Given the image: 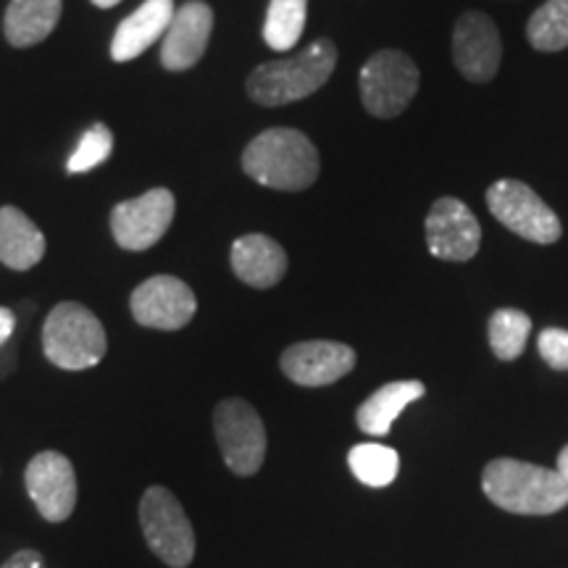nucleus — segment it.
<instances>
[{
	"label": "nucleus",
	"instance_id": "nucleus-5",
	"mask_svg": "<svg viewBox=\"0 0 568 568\" xmlns=\"http://www.w3.org/2000/svg\"><path fill=\"white\" fill-rule=\"evenodd\" d=\"M140 527L155 558L172 568H187L195 558V531L172 489L153 485L140 500Z\"/></svg>",
	"mask_w": 568,
	"mask_h": 568
},
{
	"label": "nucleus",
	"instance_id": "nucleus-20",
	"mask_svg": "<svg viewBox=\"0 0 568 568\" xmlns=\"http://www.w3.org/2000/svg\"><path fill=\"white\" fill-rule=\"evenodd\" d=\"M63 0H11L3 30L13 48H32L55 30Z\"/></svg>",
	"mask_w": 568,
	"mask_h": 568
},
{
	"label": "nucleus",
	"instance_id": "nucleus-3",
	"mask_svg": "<svg viewBox=\"0 0 568 568\" xmlns=\"http://www.w3.org/2000/svg\"><path fill=\"white\" fill-rule=\"evenodd\" d=\"M337 67V48L332 40H316L305 51L261 63L247 77V95L261 105H284L314 95L329 82Z\"/></svg>",
	"mask_w": 568,
	"mask_h": 568
},
{
	"label": "nucleus",
	"instance_id": "nucleus-11",
	"mask_svg": "<svg viewBox=\"0 0 568 568\" xmlns=\"http://www.w3.org/2000/svg\"><path fill=\"white\" fill-rule=\"evenodd\" d=\"M134 322L148 329L176 332L193 322L197 301L195 293L182 280L169 274L151 276L130 297Z\"/></svg>",
	"mask_w": 568,
	"mask_h": 568
},
{
	"label": "nucleus",
	"instance_id": "nucleus-8",
	"mask_svg": "<svg viewBox=\"0 0 568 568\" xmlns=\"http://www.w3.org/2000/svg\"><path fill=\"white\" fill-rule=\"evenodd\" d=\"M489 213L518 237L537 245L558 243L564 226L556 211L539 197L529 184L518 180H500L487 190Z\"/></svg>",
	"mask_w": 568,
	"mask_h": 568
},
{
	"label": "nucleus",
	"instance_id": "nucleus-15",
	"mask_svg": "<svg viewBox=\"0 0 568 568\" xmlns=\"http://www.w3.org/2000/svg\"><path fill=\"white\" fill-rule=\"evenodd\" d=\"M213 30V11L203 0L184 3L180 11H174L172 24L163 34L161 45V63L169 71L193 69L203 59L205 48H209Z\"/></svg>",
	"mask_w": 568,
	"mask_h": 568
},
{
	"label": "nucleus",
	"instance_id": "nucleus-29",
	"mask_svg": "<svg viewBox=\"0 0 568 568\" xmlns=\"http://www.w3.org/2000/svg\"><path fill=\"white\" fill-rule=\"evenodd\" d=\"M558 474L560 477H564L566 481H568V445L564 447V450H560V456H558Z\"/></svg>",
	"mask_w": 568,
	"mask_h": 568
},
{
	"label": "nucleus",
	"instance_id": "nucleus-10",
	"mask_svg": "<svg viewBox=\"0 0 568 568\" xmlns=\"http://www.w3.org/2000/svg\"><path fill=\"white\" fill-rule=\"evenodd\" d=\"M27 495L48 524H63L77 508V474L59 450H42L27 464Z\"/></svg>",
	"mask_w": 568,
	"mask_h": 568
},
{
	"label": "nucleus",
	"instance_id": "nucleus-7",
	"mask_svg": "<svg viewBox=\"0 0 568 568\" xmlns=\"http://www.w3.org/2000/svg\"><path fill=\"white\" fill-rule=\"evenodd\" d=\"M416 63L403 51H379L361 69V101L376 119L400 116L418 92Z\"/></svg>",
	"mask_w": 568,
	"mask_h": 568
},
{
	"label": "nucleus",
	"instance_id": "nucleus-9",
	"mask_svg": "<svg viewBox=\"0 0 568 568\" xmlns=\"http://www.w3.org/2000/svg\"><path fill=\"white\" fill-rule=\"evenodd\" d=\"M176 201L166 187L119 203L111 211V232L119 247L140 253L153 247L174 222Z\"/></svg>",
	"mask_w": 568,
	"mask_h": 568
},
{
	"label": "nucleus",
	"instance_id": "nucleus-27",
	"mask_svg": "<svg viewBox=\"0 0 568 568\" xmlns=\"http://www.w3.org/2000/svg\"><path fill=\"white\" fill-rule=\"evenodd\" d=\"M0 568H45V558H42L40 550L34 548H24L6 560Z\"/></svg>",
	"mask_w": 568,
	"mask_h": 568
},
{
	"label": "nucleus",
	"instance_id": "nucleus-25",
	"mask_svg": "<svg viewBox=\"0 0 568 568\" xmlns=\"http://www.w3.org/2000/svg\"><path fill=\"white\" fill-rule=\"evenodd\" d=\"M113 151V134L105 124H92L88 132L82 134L80 145H77V151L69 155V174H84V172H92L95 166H101V163L109 159Z\"/></svg>",
	"mask_w": 568,
	"mask_h": 568
},
{
	"label": "nucleus",
	"instance_id": "nucleus-12",
	"mask_svg": "<svg viewBox=\"0 0 568 568\" xmlns=\"http://www.w3.org/2000/svg\"><path fill=\"white\" fill-rule=\"evenodd\" d=\"M426 245L439 261H471L481 245L477 216L458 197H439L426 216Z\"/></svg>",
	"mask_w": 568,
	"mask_h": 568
},
{
	"label": "nucleus",
	"instance_id": "nucleus-2",
	"mask_svg": "<svg viewBox=\"0 0 568 568\" xmlns=\"http://www.w3.org/2000/svg\"><path fill=\"white\" fill-rule=\"evenodd\" d=\"M245 174L264 187L301 193L318 180L322 161L316 145L303 132L274 126L251 140L243 153Z\"/></svg>",
	"mask_w": 568,
	"mask_h": 568
},
{
	"label": "nucleus",
	"instance_id": "nucleus-19",
	"mask_svg": "<svg viewBox=\"0 0 568 568\" xmlns=\"http://www.w3.org/2000/svg\"><path fill=\"white\" fill-rule=\"evenodd\" d=\"M424 393L426 387L416 379L389 382V385L379 387L368 400H364V406L355 410L358 429L372 437L389 435V429H393L395 418L403 414V408H408L414 400H422Z\"/></svg>",
	"mask_w": 568,
	"mask_h": 568
},
{
	"label": "nucleus",
	"instance_id": "nucleus-17",
	"mask_svg": "<svg viewBox=\"0 0 568 568\" xmlns=\"http://www.w3.org/2000/svg\"><path fill=\"white\" fill-rule=\"evenodd\" d=\"M174 11V0H145L138 11L119 24L111 42V59L124 63L145 53L155 40L166 34Z\"/></svg>",
	"mask_w": 568,
	"mask_h": 568
},
{
	"label": "nucleus",
	"instance_id": "nucleus-24",
	"mask_svg": "<svg viewBox=\"0 0 568 568\" xmlns=\"http://www.w3.org/2000/svg\"><path fill=\"white\" fill-rule=\"evenodd\" d=\"M531 318L524 311L500 308L489 318V347L500 361H516L527 347Z\"/></svg>",
	"mask_w": 568,
	"mask_h": 568
},
{
	"label": "nucleus",
	"instance_id": "nucleus-4",
	"mask_svg": "<svg viewBox=\"0 0 568 568\" xmlns=\"http://www.w3.org/2000/svg\"><path fill=\"white\" fill-rule=\"evenodd\" d=\"M42 351L63 372L98 366L109 351L103 324L80 303H59L42 324Z\"/></svg>",
	"mask_w": 568,
	"mask_h": 568
},
{
	"label": "nucleus",
	"instance_id": "nucleus-1",
	"mask_svg": "<svg viewBox=\"0 0 568 568\" xmlns=\"http://www.w3.org/2000/svg\"><path fill=\"white\" fill-rule=\"evenodd\" d=\"M481 489L497 508L521 516H548L568 506V481L558 468L516 458H495L481 474Z\"/></svg>",
	"mask_w": 568,
	"mask_h": 568
},
{
	"label": "nucleus",
	"instance_id": "nucleus-13",
	"mask_svg": "<svg viewBox=\"0 0 568 568\" xmlns=\"http://www.w3.org/2000/svg\"><path fill=\"white\" fill-rule=\"evenodd\" d=\"M453 61L468 82H493L503 61V42L495 21L481 11H466L453 32Z\"/></svg>",
	"mask_w": 568,
	"mask_h": 568
},
{
	"label": "nucleus",
	"instance_id": "nucleus-23",
	"mask_svg": "<svg viewBox=\"0 0 568 568\" xmlns=\"http://www.w3.org/2000/svg\"><path fill=\"white\" fill-rule=\"evenodd\" d=\"M527 40L542 53H556L568 48V0H545L531 13Z\"/></svg>",
	"mask_w": 568,
	"mask_h": 568
},
{
	"label": "nucleus",
	"instance_id": "nucleus-14",
	"mask_svg": "<svg viewBox=\"0 0 568 568\" xmlns=\"http://www.w3.org/2000/svg\"><path fill=\"white\" fill-rule=\"evenodd\" d=\"M280 366L290 382L301 387H326L335 385L353 372L355 351L343 343L329 339H311L297 343L282 353Z\"/></svg>",
	"mask_w": 568,
	"mask_h": 568
},
{
	"label": "nucleus",
	"instance_id": "nucleus-16",
	"mask_svg": "<svg viewBox=\"0 0 568 568\" xmlns=\"http://www.w3.org/2000/svg\"><path fill=\"white\" fill-rule=\"evenodd\" d=\"M230 261L237 280L251 284L255 290L274 287L287 274V253H284V247L276 240L258 232L243 234L240 240H234Z\"/></svg>",
	"mask_w": 568,
	"mask_h": 568
},
{
	"label": "nucleus",
	"instance_id": "nucleus-21",
	"mask_svg": "<svg viewBox=\"0 0 568 568\" xmlns=\"http://www.w3.org/2000/svg\"><path fill=\"white\" fill-rule=\"evenodd\" d=\"M305 13H308V0H272L264 24L266 45L280 53L293 51L303 38Z\"/></svg>",
	"mask_w": 568,
	"mask_h": 568
},
{
	"label": "nucleus",
	"instance_id": "nucleus-6",
	"mask_svg": "<svg viewBox=\"0 0 568 568\" xmlns=\"http://www.w3.org/2000/svg\"><path fill=\"white\" fill-rule=\"evenodd\" d=\"M213 432L224 464L237 477H253L266 458V429L258 410L243 397H226L213 410Z\"/></svg>",
	"mask_w": 568,
	"mask_h": 568
},
{
	"label": "nucleus",
	"instance_id": "nucleus-30",
	"mask_svg": "<svg viewBox=\"0 0 568 568\" xmlns=\"http://www.w3.org/2000/svg\"><path fill=\"white\" fill-rule=\"evenodd\" d=\"M92 3H95L98 9H113V6L122 3V0H92Z\"/></svg>",
	"mask_w": 568,
	"mask_h": 568
},
{
	"label": "nucleus",
	"instance_id": "nucleus-26",
	"mask_svg": "<svg viewBox=\"0 0 568 568\" xmlns=\"http://www.w3.org/2000/svg\"><path fill=\"white\" fill-rule=\"evenodd\" d=\"M537 351L542 361L556 372H568V329L550 326L537 339Z\"/></svg>",
	"mask_w": 568,
	"mask_h": 568
},
{
	"label": "nucleus",
	"instance_id": "nucleus-18",
	"mask_svg": "<svg viewBox=\"0 0 568 568\" xmlns=\"http://www.w3.org/2000/svg\"><path fill=\"white\" fill-rule=\"evenodd\" d=\"M45 255V237L24 211L0 209V264L13 272H30Z\"/></svg>",
	"mask_w": 568,
	"mask_h": 568
},
{
	"label": "nucleus",
	"instance_id": "nucleus-22",
	"mask_svg": "<svg viewBox=\"0 0 568 568\" xmlns=\"http://www.w3.org/2000/svg\"><path fill=\"white\" fill-rule=\"evenodd\" d=\"M347 464H351L353 477L364 481L366 487L393 485L397 471H400V456H397L393 447L379 443L355 445L347 453Z\"/></svg>",
	"mask_w": 568,
	"mask_h": 568
},
{
	"label": "nucleus",
	"instance_id": "nucleus-28",
	"mask_svg": "<svg viewBox=\"0 0 568 568\" xmlns=\"http://www.w3.org/2000/svg\"><path fill=\"white\" fill-rule=\"evenodd\" d=\"M13 329H17V316L11 308H0V347L9 343Z\"/></svg>",
	"mask_w": 568,
	"mask_h": 568
}]
</instances>
